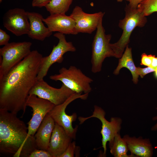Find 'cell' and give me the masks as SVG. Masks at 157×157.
<instances>
[{"mask_svg": "<svg viewBox=\"0 0 157 157\" xmlns=\"http://www.w3.org/2000/svg\"><path fill=\"white\" fill-rule=\"evenodd\" d=\"M42 55L30 53L0 79V109L23 115L29 92L37 80Z\"/></svg>", "mask_w": 157, "mask_h": 157, "instance_id": "6da1fadb", "label": "cell"}, {"mask_svg": "<svg viewBox=\"0 0 157 157\" xmlns=\"http://www.w3.org/2000/svg\"><path fill=\"white\" fill-rule=\"evenodd\" d=\"M17 114L0 109V154L28 157L38 149L34 136L27 139L28 129Z\"/></svg>", "mask_w": 157, "mask_h": 157, "instance_id": "7a4b0ae2", "label": "cell"}, {"mask_svg": "<svg viewBox=\"0 0 157 157\" xmlns=\"http://www.w3.org/2000/svg\"><path fill=\"white\" fill-rule=\"evenodd\" d=\"M125 11V17L119 20L118 25L123 30L122 35L116 42L110 43L116 58H120L122 56L125 48L130 42L131 34L135 28L136 27H144L147 22L146 17L137 8L133 9L127 5Z\"/></svg>", "mask_w": 157, "mask_h": 157, "instance_id": "3957f363", "label": "cell"}, {"mask_svg": "<svg viewBox=\"0 0 157 157\" xmlns=\"http://www.w3.org/2000/svg\"><path fill=\"white\" fill-rule=\"evenodd\" d=\"M49 78L61 81L77 93L89 94L92 90L90 84L93 80L74 66H71L68 68L63 67L59 70L58 74L50 76Z\"/></svg>", "mask_w": 157, "mask_h": 157, "instance_id": "277c9868", "label": "cell"}, {"mask_svg": "<svg viewBox=\"0 0 157 157\" xmlns=\"http://www.w3.org/2000/svg\"><path fill=\"white\" fill-rule=\"evenodd\" d=\"M110 34H106L102 25V19L97 28L92 44L91 63L92 72H100L102 63L107 57H114V53L110 46Z\"/></svg>", "mask_w": 157, "mask_h": 157, "instance_id": "5b68a950", "label": "cell"}, {"mask_svg": "<svg viewBox=\"0 0 157 157\" xmlns=\"http://www.w3.org/2000/svg\"><path fill=\"white\" fill-rule=\"evenodd\" d=\"M29 42L8 43L0 49V79L31 52Z\"/></svg>", "mask_w": 157, "mask_h": 157, "instance_id": "8992f818", "label": "cell"}, {"mask_svg": "<svg viewBox=\"0 0 157 157\" xmlns=\"http://www.w3.org/2000/svg\"><path fill=\"white\" fill-rule=\"evenodd\" d=\"M106 113L101 108L95 105L92 114L88 117H79L78 119L80 124L92 117L99 119L102 124L101 133L102 135L101 144L104 151L103 156H106L107 151L106 144L108 142H111L115 137L119 133L121 129L122 120L120 117H112L110 121L105 118Z\"/></svg>", "mask_w": 157, "mask_h": 157, "instance_id": "52a82bcc", "label": "cell"}, {"mask_svg": "<svg viewBox=\"0 0 157 157\" xmlns=\"http://www.w3.org/2000/svg\"><path fill=\"white\" fill-rule=\"evenodd\" d=\"M88 95V94L75 93L63 103L55 105L48 113L55 123L63 127L72 139L76 138L78 126L73 128L72 123L76 121L77 115L76 113H74L71 115H67L65 112L66 108L69 104L74 100L78 99L85 100L87 98Z\"/></svg>", "mask_w": 157, "mask_h": 157, "instance_id": "ba28073f", "label": "cell"}, {"mask_svg": "<svg viewBox=\"0 0 157 157\" xmlns=\"http://www.w3.org/2000/svg\"><path fill=\"white\" fill-rule=\"evenodd\" d=\"M53 36L57 38L59 42L56 45H54L50 54L47 56L43 57L37 76V79H43L47 75L51 66L56 63H62L63 60V56L68 51H76L75 47L71 42H67L64 34L57 32Z\"/></svg>", "mask_w": 157, "mask_h": 157, "instance_id": "9c48e42d", "label": "cell"}, {"mask_svg": "<svg viewBox=\"0 0 157 157\" xmlns=\"http://www.w3.org/2000/svg\"><path fill=\"white\" fill-rule=\"evenodd\" d=\"M75 93L63 83L60 88H56L51 86L42 79L37 80L29 95L36 96L57 105L63 103Z\"/></svg>", "mask_w": 157, "mask_h": 157, "instance_id": "30bf717a", "label": "cell"}, {"mask_svg": "<svg viewBox=\"0 0 157 157\" xmlns=\"http://www.w3.org/2000/svg\"><path fill=\"white\" fill-rule=\"evenodd\" d=\"M36 96L29 95L26 100V106L31 107L33 111L32 117L27 123V139L30 136H34L46 115L55 106L49 101Z\"/></svg>", "mask_w": 157, "mask_h": 157, "instance_id": "8fae6325", "label": "cell"}, {"mask_svg": "<svg viewBox=\"0 0 157 157\" xmlns=\"http://www.w3.org/2000/svg\"><path fill=\"white\" fill-rule=\"evenodd\" d=\"M4 27L16 36L28 34L30 24L26 12L23 9L15 8L6 13L3 18Z\"/></svg>", "mask_w": 157, "mask_h": 157, "instance_id": "7c38bea8", "label": "cell"}, {"mask_svg": "<svg viewBox=\"0 0 157 157\" xmlns=\"http://www.w3.org/2000/svg\"><path fill=\"white\" fill-rule=\"evenodd\" d=\"M104 13L99 12L93 14L87 13L81 8L76 6L70 15L75 21L77 33L91 34L96 29Z\"/></svg>", "mask_w": 157, "mask_h": 157, "instance_id": "4fadbf2b", "label": "cell"}, {"mask_svg": "<svg viewBox=\"0 0 157 157\" xmlns=\"http://www.w3.org/2000/svg\"><path fill=\"white\" fill-rule=\"evenodd\" d=\"M43 21L52 32L56 31L64 34H78L75 21L70 15L61 13L50 14Z\"/></svg>", "mask_w": 157, "mask_h": 157, "instance_id": "5bb4252c", "label": "cell"}, {"mask_svg": "<svg viewBox=\"0 0 157 157\" xmlns=\"http://www.w3.org/2000/svg\"><path fill=\"white\" fill-rule=\"evenodd\" d=\"M72 139L63 127L55 123L47 151L52 157H60Z\"/></svg>", "mask_w": 157, "mask_h": 157, "instance_id": "9a60e30c", "label": "cell"}, {"mask_svg": "<svg viewBox=\"0 0 157 157\" xmlns=\"http://www.w3.org/2000/svg\"><path fill=\"white\" fill-rule=\"evenodd\" d=\"M126 143L128 150L137 157H151L154 148L149 138L141 136L136 138L125 135L123 137Z\"/></svg>", "mask_w": 157, "mask_h": 157, "instance_id": "2e32d148", "label": "cell"}, {"mask_svg": "<svg viewBox=\"0 0 157 157\" xmlns=\"http://www.w3.org/2000/svg\"><path fill=\"white\" fill-rule=\"evenodd\" d=\"M30 24V29L28 34L30 38L43 41L52 34L48 28L43 23L42 15L34 12H26Z\"/></svg>", "mask_w": 157, "mask_h": 157, "instance_id": "e0dca14e", "label": "cell"}, {"mask_svg": "<svg viewBox=\"0 0 157 157\" xmlns=\"http://www.w3.org/2000/svg\"><path fill=\"white\" fill-rule=\"evenodd\" d=\"M55 124L53 118L47 114L34 135L38 149L47 150Z\"/></svg>", "mask_w": 157, "mask_h": 157, "instance_id": "ac0fdd59", "label": "cell"}, {"mask_svg": "<svg viewBox=\"0 0 157 157\" xmlns=\"http://www.w3.org/2000/svg\"><path fill=\"white\" fill-rule=\"evenodd\" d=\"M123 67L126 68L130 71L133 77L132 81L134 83H137L139 75L137 72V67L133 60L131 48H129L128 45L126 46L124 53L119 59L118 66L113 74L116 75L119 74L120 70Z\"/></svg>", "mask_w": 157, "mask_h": 157, "instance_id": "d6986e66", "label": "cell"}, {"mask_svg": "<svg viewBox=\"0 0 157 157\" xmlns=\"http://www.w3.org/2000/svg\"><path fill=\"white\" fill-rule=\"evenodd\" d=\"M110 153L114 157H137L134 155H128L129 151L126 143L120 134H118L113 140L109 142Z\"/></svg>", "mask_w": 157, "mask_h": 157, "instance_id": "ffe728a7", "label": "cell"}, {"mask_svg": "<svg viewBox=\"0 0 157 157\" xmlns=\"http://www.w3.org/2000/svg\"><path fill=\"white\" fill-rule=\"evenodd\" d=\"M73 0H51L45 6L50 14H65L68 11Z\"/></svg>", "mask_w": 157, "mask_h": 157, "instance_id": "44dd1931", "label": "cell"}, {"mask_svg": "<svg viewBox=\"0 0 157 157\" xmlns=\"http://www.w3.org/2000/svg\"><path fill=\"white\" fill-rule=\"evenodd\" d=\"M137 8L145 16L157 12V0H144L138 5Z\"/></svg>", "mask_w": 157, "mask_h": 157, "instance_id": "7402d4cb", "label": "cell"}, {"mask_svg": "<svg viewBox=\"0 0 157 157\" xmlns=\"http://www.w3.org/2000/svg\"><path fill=\"white\" fill-rule=\"evenodd\" d=\"M76 146L75 141L72 142L60 157H74L76 150Z\"/></svg>", "mask_w": 157, "mask_h": 157, "instance_id": "603a6c76", "label": "cell"}, {"mask_svg": "<svg viewBox=\"0 0 157 157\" xmlns=\"http://www.w3.org/2000/svg\"><path fill=\"white\" fill-rule=\"evenodd\" d=\"M28 157H52L47 150L36 149L32 151Z\"/></svg>", "mask_w": 157, "mask_h": 157, "instance_id": "cb8c5ba5", "label": "cell"}, {"mask_svg": "<svg viewBox=\"0 0 157 157\" xmlns=\"http://www.w3.org/2000/svg\"><path fill=\"white\" fill-rule=\"evenodd\" d=\"M152 54L147 55L145 53H142L141 56L140 65L151 67L152 62Z\"/></svg>", "mask_w": 157, "mask_h": 157, "instance_id": "d4e9b609", "label": "cell"}, {"mask_svg": "<svg viewBox=\"0 0 157 157\" xmlns=\"http://www.w3.org/2000/svg\"><path fill=\"white\" fill-rule=\"evenodd\" d=\"M155 69L150 67L142 68L139 67H137L138 74L141 78H143L146 74L155 71Z\"/></svg>", "mask_w": 157, "mask_h": 157, "instance_id": "484cf974", "label": "cell"}, {"mask_svg": "<svg viewBox=\"0 0 157 157\" xmlns=\"http://www.w3.org/2000/svg\"><path fill=\"white\" fill-rule=\"evenodd\" d=\"M10 36L4 31L0 29V45H5L8 43Z\"/></svg>", "mask_w": 157, "mask_h": 157, "instance_id": "4316f807", "label": "cell"}, {"mask_svg": "<svg viewBox=\"0 0 157 157\" xmlns=\"http://www.w3.org/2000/svg\"><path fill=\"white\" fill-rule=\"evenodd\" d=\"M51 0H33L32 6L34 7L41 8L45 6Z\"/></svg>", "mask_w": 157, "mask_h": 157, "instance_id": "83f0119b", "label": "cell"}, {"mask_svg": "<svg viewBox=\"0 0 157 157\" xmlns=\"http://www.w3.org/2000/svg\"><path fill=\"white\" fill-rule=\"evenodd\" d=\"M144 0H129V3L128 5L130 7L133 9L137 8L138 5Z\"/></svg>", "mask_w": 157, "mask_h": 157, "instance_id": "f1b7e54d", "label": "cell"}, {"mask_svg": "<svg viewBox=\"0 0 157 157\" xmlns=\"http://www.w3.org/2000/svg\"><path fill=\"white\" fill-rule=\"evenodd\" d=\"M151 67L155 69L157 68V57H155V55H153L152 62Z\"/></svg>", "mask_w": 157, "mask_h": 157, "instance_id": "f546056e", "label": "cell"}, {"mask_svg": "<svg viewBox=\"0 0 157 157\" xmlns=\"http://www.w3.org/2000/svg\"><path fill=\"white\" fill-rule=\"evenodd\" d=\"M156 109L157 110V107L156 108ZM152 120L153 121H156L157 122L152 127L151 130L153 131H157V115L153 117L152 118Z\"/></svg>", "mask_w": 157, "mask_h": 157, "instance_id": "4dcf8cb0", "label": "cell"}, {"mask_svg": "<svg viewBox=\"0 0 157 157\" xmlns=\"http://www.w3.org/2000/svg\"><path fill=\"white\" fill-rule=\"evenodd\" d=\"M155 76L156 78H157V68L155 69Z\"/></svg>", "mask_w": 157, "mask_h": 157, "instance_id": "1f68e13d", "label": "cell"}, {"mask_svg": "<svg viewBox=\"0 0 157 157\" xmlns=\"http://www.w3.org/2000/svg\"><path fill=\"white\" fill-rule=\"evenodd\" d=\"M123 0H117V1L118 2H120L122 1ZM128 1L129 0H125Z\"/></svg>", "mask_w": 157, "mask_h": 157, "instance_id": "d6a6232c", "label": "cell"}, {"mask_svg": "<svg viewBox=\"0 0 157 157\" xmlns=\"http://www.w3.org/2000/svg\"><path fill=\"white\" fill-rule=\"evenodd\" d=\"M3 0H0V3H1Z\"/></svg>", "mask_w": 157, "mask_h": 157, "instance_id": "836d02e7", "label": "cell"}]
</instances>
